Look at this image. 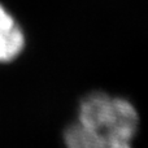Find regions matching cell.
I'll return each mask as SVG.
<instances>
[{
	"label": "cell",
	"instance_id": "cell-2",
	"mask_svg": "<svg viewBox=\"0 0 148 148\" xmlns=\"http://www.w3.org/2000/svg\"><path fill=\"white\" fill-rule=\"evenodd\" d=\"M25 48V34L16 18L0 4V64L16 60Z\"/></svg>",
	"mask_w": 148,
	"mask_h": 148
},
{
	"label": "cell",
	"instance_id": "cell-1",
	"mask_svg": "<svg viewBox=\"0 0 148 148\" xmlns=\"http://www.w3.org/2000/svg\"><path fill=\"white\" fill-rule=\"evenodd\" d=\"M138 126V112L129 100L104 92H92L79 103L77 121L65 129V146L131 148Z\"/></svg>",
	"mask_w": 148,
	"mask_h": 148
}]
</instances>
